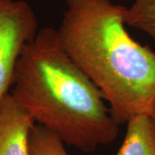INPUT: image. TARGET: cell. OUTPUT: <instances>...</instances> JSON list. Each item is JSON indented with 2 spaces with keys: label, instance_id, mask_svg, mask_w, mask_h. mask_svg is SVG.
<instances>
[{
  "label": "cell",
  "instance_id": "cell-1",
  "mask_svg": "<svg viewBox=\"0 0 155 155\" xmlns=\"http://www.w3.org/2000/svg\"><path fill=\"white\" fill-rule=\"evenodd\" d=\"M11 95L35 124L84 153L117 138L119 124L104 95L67 54L54 28L39 30L24 48Z\"/></svg>",
  "mask_w": 155,
  "mask_h": 155
},
{
  "label": "cell",
  "instance_id": "cell-2",
  "mask_svg": "<svg viewBox=\"0 0 155 155\" xmlns=\"http://www.w3.org/2000/svg\"><path fill=\"white\" fill-rule=\"evenodd\" d=\"M57 29L67 54L97 86L120 125L150 115L155 52L127 32V7L112 0H66Z\"/></svg>",
  "mask_w": 155,
  "mask_h": 155
},
{
  "label": "cell",
  "instance_id": "cell-3",
  "mask_svg": "<svg viewBox=\"0 0 155 155\" xmlns=\"http://www.w3.org/2000/svg\"><path fill=\"white\" fill-rule=\"evenodd\" d=\"M38 33V22L24 0H0V103L11 92L17 61Z\"/></svg>",
  "mask_w": 155,
  "mask_h": 155
},
{
  "label": "cell",
  "instance_id": "cell-4",
  "mask_svg": "<svg viewBox=\"0 0 155 155\" xmlns=\"http://www.w3.org/2000/svg\"><path fill=\"white\" fill-rule=\"evenodd\" d=\"M35 124L11 93L0 103V155H28V134Z\"/></svg>",
  "mask_w": 155,
  "mask_h": 155
},
{
  "label": "cell",
  "instance_id": "cell-5",
  "mask_svg": "<svg viewBox=\"0 0 155 155\" xmlns=\"http://www.w3.org/2000/svg\"><path fill=\"white\" fill-rule=\"evenodd\" d=\"M116 155H155V127L150 115H139L127 122L126 135Z\"/></svg>",
  "mask_w": 155,
  "mask_h": 155
},
{
  "label": "cell",
  "instance_id": "cell-6",
  "mask_svg": "<svg viewBox=\"0 0 155 155\" xmlns=\"http://www.w3.org/2000/svg\"><path fill=\"white\" fill-rule=\"evenodd\" d=\"M28 155L70 154L65 147V143L58 136L45 127L34 124L28 134Z\"/></svg>",
  "mask_w": 155,
  "mask_h": 155
},
{
  "label": "cell",
  "instance_id": "cell-7",
  "mask_svg": "<svg viewBox=\"0 0 155 155\" xmlns=\"http://www.w3.org/2000/svg\"><path fill=\"white\" fill-rule=\"evenodd\" d=\"M126 22L128 26L148 35L155 43V0H134L127 7Z\"/></svg>",
  "mask_w": 155,
  "mask_h": 155
},
{
  "label": "cell",
  "instance_id": "cell-8",
  "mask_svg": "<svg viewBox=\"0 0 155 155\" xmlns=\"http://www.w3.org/2000/svg\"><path fill=\"white\" fill-rule=\"evenodd\" d=\"M150 116H151V118H152V120H153V122L155 127V103L154 104H153V110L151 111Z\"/></svg>",
  "mask_w": 155,
  "mask_h": 155
}]
</instances>
